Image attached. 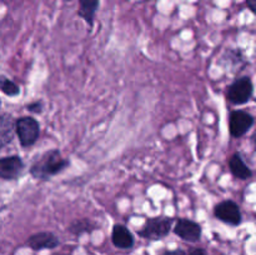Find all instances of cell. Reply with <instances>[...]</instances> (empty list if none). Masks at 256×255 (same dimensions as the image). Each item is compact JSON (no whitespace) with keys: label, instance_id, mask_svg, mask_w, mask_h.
I'll list each match as a JSON object with an SVG mask.
<instances>
[{"label":"cell","instance_id":"cell-17","mask_svg":"<svg viewBox=\"0 0 256 255\" xmlns=\"http://www.w3.org/2000/svg\"><path fill=\"white\" fill-rule=\"evenodd\" d=\"M162 255H186V254H185L184 250L176 249V250H170V252H162Z\"/></svg>","mask_w":256,"mask_h":255},{"label":"cell","instance_id":"cell-5","mask_svg":"<svg viewBox=\"0 0 256 255\" xmlns=\"http://www.w3.org/2000/svg\"><path fill=\"white\" fill-rule=\"evenodd\" d=\"M214 215L218 220L232 226L239 225L242 220L239 205L232 200H224L215 205Z\"/></svg>","mask_w":256,"mask_h":255},{"label":"cell","instance_id":"cell-18","mask_svg":"<svg viewBox=\"0 0 256 255\" xmlns=\"http://www.w3.org/2000/svg\"><path fill=\"white\" fill-rule=\"evenodd\" d=\"M245 2H246V6L256 14V0H245Z\"/></svg>","mask_w":256,"mask_h":255},{"label":"cell","instance_id":"cell-14","mask_svg":"<svg viewBox=\"0 0 256 255\" xmlns=\"http://www.w3.org/2000/svg\"><path fill=\"white\" fill-rule=\"evenodd\" d=\"M98 229V224L92 222L89 218H82V219H75L68 226V232L70 234L75 235V236H80V235L85 234V232H92Z\"/></svg>","mask_w":256,"mask_h":255},{"label":"cell","instance_id":"cell-6","mask_svg":"<svg viewBox=\"0 0 256 255\" xmlns=\"http://www.w3.org/2000/svg\"><path fill=\"white\" fill-rule=\"evenodd\" d=\"M254 125V116L244 110H234L229 118V130L232 138H242Z\"/></svg>","mask_w":256,"mask_h":255},{"label":"cell","instance_id":"cell-22","mask_svg":"<svg viewBox=\"0 0 256 255\" xmlns=\"http://www.w3.org/2000/svg\"><path fill=\"white\" fill-rule=\"evenodd\" d=\"M62 255H64V254H62Z\"/></svg>","mask_w":256,"mask_h":255},{"label":"cell","instance_id":"cell-2","mask_svg":"<svg viewBox=\"0 0 256 255\" xmlns=\"http://www.w3.org/2000/svg\"><path fill=\"white\" fill-rule=\"evenodd\" d=\"M174 219L168 216L150 218L139 230V236L148 240H160L168 236L172 228Z\"/></svg>","mask_w":256,"mask_h":255},{"label":"cell","instance_id":"cell-10","mask_svg":"<svg viewBox=\"0 0 256 255\" xmlns=\"http://www.w3.org/2000/svg\"><path fill=\"white\" fill-rule=\"evenodd\" d=\"M16 120H14L12 115L2 114L0 115V148L9 145L16 134Z\"/></svg>","mask_w":256,"mask_h":255},{"label":"cell","instance_id":"cell-3","mask_svg":"<svg viewBox=\"0 0 256 255\" xmlns=\"http://www.w3.org/2000/svg\"><path fill=\"white\" fill-rule=\"evenodd\" d=\"M16 135L22 148H29L40 136V124L35 118L22 116L16 120Z\"/></svg>","mask_w":256,"mask_h":255},{"label":"cell","instance_id":"cell-15","mask_svg":"<svg viewBox=\"0 0 256 255\" xmlns=\"http://www.w3.org/2000/svg\"><path fill=\"white\" fill-rule=\"evenodd\" d=\"M0 92L8 96H16L20 94V88L16 82L8 79L5 75H0Z\"/></svg>","mask_w":256,"mask_h":255},{"label":"cell","instance_id":"cell-19","mask_svg":"<svg viewBox=\"0 0 256 255\" xmlns=\"http://www.w3.org/2000/svg\"><path fill=\"white\" fill-rule=\"evenodd\" d=\"M189 255H208V254L204 249H200V248H198V249H194L192 252H190Z\"/></svg>","mask_w":256,"mask_h":255},{"label":"cell","instance_id":"cell-7","mask_svg":"<svg viewBox=\"0 0 256 255\" xmlns=\"http://www.w3.org/2000/svg\"><path fill=\"white\" fill-rule=\"evenodd\" d=\"M25 164L19 155H10L0 159V179L16 180L24 172Z\"/></svg>","mask_w":256,"mask_h":255},{"label":"cell","instance_id":"cell-21","mask_svg":"<svg viewBox=\"0 0 256 255\" xmlns=\"http://www.w3.org/2000/svg\"><path fill=\"white\" fill-rule=\"evenodd\" d=\"M0 105H2V100H0Z\"/></svg>","mask_w":256,"mask_h":255},{"label":"cell","instance_id":"cell-8","mask_svg":"<svg viewBox=\"0 0 256 255\" xmlns=\"http://www.w3.org/2000/svg\"><path fill=\"white\" fill-rule=\"evenodd\" d=\"M174 232L185 242H199L200 238H202V228L194 220L178 219L175 222Z\"/></svg>","mask_w":256,"mask_h":255},{"label":"cell","instance_id":"cell-4","mask_svg":"<svg viewBox=\"0 0 256 255\" xmlns=\"http://www.w3.org/2000/svg\"><path fill=\"white\" fill-rule=\"evenodd\" d=\"M252 92H254V88H252V79L248 76H242L228 86L226 98L232 104L242 105L246 104L252 99Z\"/></svg>","mask_w":256,"mask_h":255},{"label":"cell","instance_id":"cell-11","mask_svg":"<svg viewBox=\"0 0 256 255\" xmlns=\"http://www.w3.org/2000/svg\"><path fill=\"white\" fill-rule=\"evenodd\" d=\"M112 240L118 249H130L134 245V236L132 232L122 224H115L112 226Z\"/></svg>","mask_w":256,"mask_h":255},{"label":"cell","instance_id":"cell-20","mask_svg":"<svg viewBox=\"0 0 256 255\" xmlns=\"http://www.w3.org/2000/svg\"><path fill=\"white\" fill-rule=\"evenodd\" d=\"M252 142H254V146H255V149H256V130L254 132V134H252Z\"/></svg>","mask_w":256,"mask_h":255},{"label":"cell","instance_id":"cell-1","mask_svg":"<svg viewBox=\"0 0 256 255\" xmlns=\"http://www.w3.org/2000/svg\"><path fill=\"white\" fill-rule=\"evenodd\" d=\"M70 165L69 159L62 158L59 149H52L45 152L30 166V175L34 179L48 182L55 175L64 172Z\"/></svg>","mask_w":256,"mask_h":255},{"label":"cell","instance_id":"cell-12","mask_svg":"<svg viewBox=\"0 0 256 255\" xmlns=\"http://www.w3.org/2000/svg\"><path fill=\"white\" fill-rule=\"evenodd\" d=\"M65 2H72V0H65ZM79 2V9H78V15L82 18L89 28L94 26L95 15H96L98 9H99V0H78Z\"/></svg>","mask_w":256,"mask_h":255},{"label":"cell","instance_id":"cell-13","mask_svg":"<svg viewBox=\"0 0 256 255\" xmlns=\"http://www.w3.org/2000/svg\"><path fill=\"white\" fill-rule=\"evenodd\" d=\"M229 168L232 174L240 180H246L252 176V172L242 159L240 152H234L229 159Z\"/></svg>","mask_w":256,"mask_h":255},{"label":"cell","instance_id":"cell-16","mask_svg":"<svg viewBox=\"0 0 256 255\" xmlns=\"http://www.w3.org/2000/svg\"><path fill=\"white\" fill-rule=\"evenodd\" d=\"M26 109L29 110L30 112H34V114H40L44 110V104L40 100H36V102H32L30 104L26 105Z\"/></svg>","mask_w":256,"mask_h":255},{"label":"cell","instance_id":"cell-9","mask_svg":"<svg viewBox=\"0 0 256 255\" xmlns=\"http://www.w3.org/2000/svg\"><path fill=\"white\" fill-rule=\"evenodd\" d=\"M26 244L32 250H42V249H54L60 244V240L54 232H40L30 235Z\"/></svg>","mask_w":256,"mask_h":255}]
</instances>
